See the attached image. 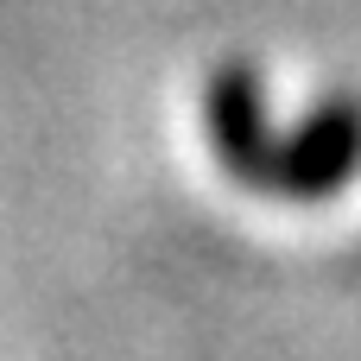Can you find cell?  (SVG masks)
I'll use <instances>...</instances> for the list:
<instances>
[{"label":"cell","instance_id":"6da1fadb","mask_svg":"<svg viewBox=\"0 0 361 361\" xmlns=\"http://www.w3.org/2000/svg\"><path fill=\"white\" fill-rule=\"evenodd\" d=\"M361 178V95H324L292 133L273 146L267 197L279 203H330Z\"/></svg>","mask_w":361,"mask_h":361},{"label":"cell","instance_id":"7a4b0ae2","mask_svg":"<svg viewBox=\"0 0 361 361\" xmlns=\"http://www.w3.org/2000/svg\"><path fill=\"white\" fill-rule=\"evenodd\" d=\"M203 127H209V152L216 165L260 190L267 197V171H273V146H279V127L267 121V89H260V70L254 63H222L203 89Z\"/></svg>","mask_w":361,"mask_h":361}]
</instances>
